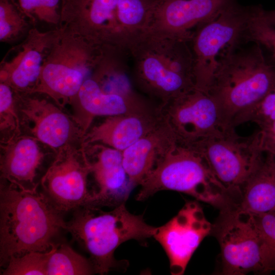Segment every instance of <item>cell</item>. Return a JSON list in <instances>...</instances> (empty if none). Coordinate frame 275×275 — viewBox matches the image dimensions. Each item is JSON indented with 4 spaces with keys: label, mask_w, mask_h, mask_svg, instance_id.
Segmentation results:
<instances>
[{
    "label": "cell",
    "mask_w": 275,
    "mask_h": 275,
    "mask_svg": "<svg viewBox=\"0 0 275 275\" xmlns=\"http://www.w3.org/2000/svg\"><path fill=\"white\" fill-rule=\"evenodd\" d=\"M154 0H62L60 27L104 50L129 54L147 31Z\"/></svg>",
    "instance_id": "obj_1"
},
{
    "label": "cell",
    "mask_w": 275,
    "mask_h": 275,
    "mask_svg": "<svg viewBox=\"0 0 275 275\" xmlns=\"http://www.w3.org/2000/svg\"><path fill=\"white\" fill-rule=\"evenodd\" d=\"M33 26L18 44L10 49L0 64V82L14 92L31 94L37 85L44 60L60 32Z\"/></svg>",
    "instance_id": "obj_16"
},
{
    "label": "cell",
    "mask_w": 275,
    "mask_h": 275,
    "mask_svg": "<svg viewBox=\"0 0 275 275\" xmlns=\"http://www.w3.org/2000/svg\"><path fill=\"white\" fill-rule=\"evenodd\" d=\"M164 122L180 143L192 145L222 130L216 104L210 95L196 89L160 106Z\"/></svg>",
    "instance_id": "obj_13"
},
{
    "label": "cell",
    "mask_w": 275,
    "mask_h": 275,
    "mask_svg": "<svg viewBox=\"0 0 275 275\" xmlns=\"http://www.w3.org/2000/svg\"><path fill=\"white\" fill-rule=\"evenodd\" d=\"M131 78L160 106L195 88L189 42L145 32L131 47Z\"/></svg>",
    "instance_id": "obj_4"
},
{
    "label": "cell",
    "mask_w": 275,
    "mask_h": 275,
    "mask_svg": "<svg viewBox=\"0 0 275 275\" xmlns=\"http://www.w3.org/2000/svg\"><path fill=\"white\" fill-rule=\"evenodd\" d=\"M237 205L253 214L275 210V154L264 151L260 163L243 185Z\"/></svg>",
    "instance_id": "obj_22"
},
{
    "label": "cell",
    "mask_w": 275,
    "mask_h": 275,
    "mask_svg": "<svg viewBox=\"0 0 275 275\" xmlns=\"http://www.w3.org/2000/svg\"><path fill=\"white\" fill-rule=\"evenodd\" d=\"M60 29L31 94L44 95L63 107L71 104L105 50L64 28Z\"/></svg>",
    "instance_id": "obj_7"
},
{
    "label": "cell",
    "mask_w": 275,
    "mask_h": 275,
    "mask_svg": "<svg viewBox=\"0 0 275 275\" xmlns=\"http://www.w3.org/2000/svg\"><path fill=\"white\" fill-rule=\"evenodd\" d=\"M74 211L65 230L85 248L95 273L100 274L124 268L125 264L115 259V250L128 240L153 237L156 229L146 223L142 215L130 213L125 203L108 211L86 205Z\"/></svg>",
    "instance_id": "obj_5"
},
{
    "label": "cell",
    "mask_w": 275,
    "mask_h": 275,
    "mask_svg": "<svg viewBox=\"0 0 275 275\" xmlns=\"http://www.w3.org/2000/svg\"><path fill=\"white\" fill-rule=\"evenodd\" d=\"M267 13V10L258 6L249 24L245 41L259 44L268 60L275 65V26Z\"/></svg>",
    "instance_id": "obj_25"
},
{
    "label": "cell",
    "mask_w": 275,
    "mask_h": 275,
    "mask_svg": "<svg viewBox=\"0 0 275 275\" xmlns=\"http://www.w3.org/2000/svg\"><path fill=\"white\" fill-rule=\"evenodd\" d=\"M220 57L207 93L216 104L223 130L234 129L239 118L275 89V65L250 42Z\"/></svg>",
    "instance_id": "obj_2"
},
{
    "label": "cell",
    "mask_w": 275,
    "mask_h": 275,
    "mask_svg": "<svg viewBox=\"0 0 275 275\" xmlns=\"http://www.w3.org/2000/svg\"><path fill=\"white\" fill-rule=\"evenodd\" d=\"M178 142L163 119L155 128L123 151V166L131 183L134 186L140 185Z\"/></svg>",
    "instance_id": "obj_21"
},
{
    "label": "cell",
    "mask_w": 275,
    "mask_h": 275,
    "mask_svg": "<svg viewBox=\"0 0 275 275\" xmlns=\"http://www.w3.org/2000/svg\"><path fill=\"white\" fill-rule=\"evenodd\" d=\"M33 27L16 0H0V41L11 43L23 39Z\"/></svg>",
    "instance_id": "obj_24"
},
{
    "label": "cell",
    "mask_w": 275,
    "mask_h": 275,
    "mask_svg": "<svg viewBox=\"0 0 275 275\" xmlns=\"http://www.w3.org/2000/svg\"><path fill=\"white\" fill-rule=\"evenodd\" d=\"M203 155L216 179L238 204L242 188L261 161L264 151L259 129L248 136L223 130L192 145Z\"/></svg>",
    "instance_id": "obj_11"
},
{
    "label": "cell",
    "mask_w": 275,
    "mask_h": 275,
    "mask_svg": "<svg viewBox=\"0 0 275 275\" xmlns=\"http://www.w3.org/2000/svg\"><path fill=\"white\" fill-rule=\"evenodd\" d=\"M63 215L41 192L21 190L1 180L0 187V265L13 257L46 252L56 236L65 230Z\"/></svg>",
    "instance_id": "obj_3"
},
{
    "label": "cell",
    "mask_w": 275,
    "mask_h": 275,
    "mask_svg": "<svg viewBox=\"0 0 275 275\" xmlns=\"http://www.w3.org/2000/svg\"><path fill=\"white\" fill-rule=\"evenodd\" d=\"M236 0H154L146 32L189 42L196 28Z\"/></svg>",
    "instance_id": "obj_17"
},
{
    "label": "cell",
    "mask_w": 275,
    "mask_h": 275,
    "mask_svg": "<svg viewBox=\"0 0 275 275\" xmlns=\"http://www.w3.org/2000/svg\"><path fill=\"white\" fill-rule=\"evenodd\" d=\"M32 26L45 23L60 27L62 0H16Z\"/></svg>",
    "instance_id": "obj_27"
},
{
    "label": "cell",
    "mask_w": 275,
    "mask_h": 275,
    "mask_svg": "<svg viewBox=\"0 0 275 275\" xmlns=\"http://www.w3.org/2000/svg\"><path fill=\"white\" fill-rule=\"evenodd\" d=\"M259 127L264 151L275 154V121Z\"/></svg>",
    "instance_id": "obj_31"
},
{
    "label": "cell",
    "mask_w": 275,
    "mask_h": 275,
    "mask_svg": "<svg viewBox=\"0 0 275 275\" xmlns=\"http://www.w3.org/2000/svg\"><path fill=\"white\" fill-rule=\"evenodd\" d=\"M15 104V92L8 85L0 82V128L7 134L4 141L21 134L20 121Z\"/></svg>",
    "instance_id": "obj_28"
},
{
    "label": "cell",
    "mask_w": 275,
    "mask_h": 275,
    "mask_svg": "<svg viewBox=\"0 0 275 275\" xmlns=\"http://www.w3.org/2000/svg\"><path fill=\"white\" fill-rule=\"evenodd\" d=\"M14 92L16 109L30 136L57 151L78 139L81 142L84 135L80 126L49 98Z\"/></svg>",
    "instance_id": "obj_14"
},
{
    "label": "cell",
    "mask_w": 275,
    "mask_h": 275,
    "mask_svg": "<svg viewBox=\"0 0 275 275\" xmlns=\"http://www.w3.org/2000/svg\"><path fill=\"white\" fill-rule=\"evenodd\" d=\"M56 245L46 252L31 251L12 257L1 274L47 275L48 261Z\"/></svg>",
    "instance_id": "obj_26"
},
{
    "label": "cell",
    "mask_w": 275,
    "mask_h": 275,
    "mask_svg": "<svg viewBox=\"0 0 275 275\" xmlns=\"http://www.w3.org/2000/svg\"><path fill=\"white\" fill-rule=\"evenodd\" d=\"M94 146L90 152L93 160L88 159L97 187L85 205L115 207L125 203L134 186L123 166L122 152L102 144Z\"/></svg>",
    "instance_id": "obj_18"
},
{
    "label": "cell",
    "mask_w": 275,
    "mask_h": 275,
    "mask_svg": "<svg viewBox=\"0 0 275 275\" xmlns=\"http://www.w3.org/2000/svg\"><path fill=\"white\" fill-rule=\"evenodd\" d=\"M76 109L73 118L83 135L97 116L146 113L159 110L133 89L127 72L114 65H97L85 80L72 101Z\"/></svg>",
    "instance_id": "obj_8"
},
{
    "label": "cell",
    "mask_w": 275,
    "mask_h": 275,
    "mask_svg": "<svg viewBox=\"0 0 275 275\" xmlns=\"http://www.w3.org/2000/svg\"><path fill=\"white\" fill-rule=\"evenodd\" d=\"M55 159L42 177V194L62 215L84 206L90 197L88 177L90 164L85 148L67 144L57 151Z\"/></svg>",
    "instance_id": "obj_12"
},
{
    "label": "cell",
    "mask_w": 275,
    "mask_h": 275,
    "mask_svg": "<svg viewBox=\"0 0 275 275\" xmlns=\"http://www.w3.org/2000/svg\"><path fill=\"white\" fill-rule=\"evenodd\" d=\"M2 143L1 180L21 190L37 191L35 178L44 157L38 141L30 135L20 134Z\"/></svg>",
    "instance_id": "obj_20"
},
{
    "label": "cell",
    "mask_w": 275,
    "mask_h": 275,
    "mask_svg": "<svg viewBox=\"0 0 275 275\" xmlns=\"http://www.w3.org/2000/svg\"><path fill=\"white\" fill-rule=\"evenodd\" d=\"M94 273L90 260L65 243L57 244L47 263V275H89Z\"/></svg>",
    "instance_id": "obj_23"
},
{
    "label": "cell",
    "mask_w": 275,
    "mask_h": 275,
    "mask_svg": "<svg viewBox=\"0 0 275 275\" xmlns=\"http://www.w3.org/2000/svg\"><path fill=\"white\" fill-rule=\"evenodd\" d=\"M273 121H275V89L246 111L240 118L241 124L252 122L258 126Z\"/></svg>",
    "instance_id": "obj_29"
},
{
    "label": "cell",
    "mask_w": 275,
    "mask_h": 275,
    "mask_svg": "<svg viewBox=\"0 0 275 275\" xmlns=\"http://www.w3.org/2000/svg\"><path fill=\"white\" fill-rule=\"evenodd\" d=\"M258 7L235 2L196 28L189 41L196 89L207 93L221 55L245 43L246 31Z\"/></svg>",
    "instance_id": "obj_9"
},
{
    "label": "cell",
    "mask_w": 275,
    "mask_h": 275,
    "mask_svg": "<svg viewBox=\"0 0 275 275\" xmlns=\"http://www.w3.org/2000/svg\"><path fill=\"white\" fill-rule=\"evenodd\" d=\"M136 200L171 190L183 193L220 210L234 202L193 146L178 142L139 185Z\"/></svg>",
    "instance_id": "obj_6"
},
{
    "label": "cell",
    "mask_w": 275,
    "mask_h": 275,
    "mask_svg": "<svg viewBox=\"0 0 275 275\" xmlns=\"http://www.w3.org/2000/svg\"><path fill=\"white\" fill-rule=\"evenodd\" d=\"M267 17L270 22L275 26V10L267 11Z\"/></svg>",
    "instance_id": "obj_32"
},
{
    "label": "cell",
    "mask_w": 275,
    "mask_h": 275,
    "mask_svg": "<svg viewBox=\"0 0 275 275\" xmlns=\"http://www.w3.org/2000/svg\"><path fill=\"white\" fill-rule=\"evenodd\" d=\"M163 121L160 109L146 113L108 116L84 135L81 145L107 146L123 151Z\"/></svg>",
    "instance_id": "obj_19"
},
{
    "label": "cell",
    "mask_w": 275,
    "mask_h": 275,
    "mask_svg": "<svg viewBox=\"0 0 275 275\" xmlns=\"http://www.w3.org/2000/svg\"><path fill=\"white\" fill-rule=\"evenodd\" d=\"M212 227L202 207L195 201H190L167 223L156 227L153 237L166 253L172 274L184 273L194 252L211 234Z\"/></svg>",
    "instance_id": "obj_15"
},
{
    "label": "cell",
    "mask_w": 275,
    "mask_h": 275,
    "mask_svg": "<svg viewBox=\"0 0 275 275\" xmlns=\"http://www.w3.org/2000/svg\"><path fill=\"white\" fill-rule=\"evenodd\" d=\"M211 234L220 246L222 274L271 271L265 243L252 213L237 205L222 209Z\"/></svg>",
    "instance_id": "obj_10"
},
{
    "label": "cell",
    "mask_w": 275,
    "mask_h": 275,
    "mask_svg": "<svg viewBox=\"0 0 275 275\" xmlns=\"http://www.w3.org/2000/svg\"><path fill=\"white\" fill-rule=\"evenodd\" d=\"M253 215L264 241L270 268L272 271L275 269V210Z\"/></svg>",
    "instance_id": "obj_30"
}]
</instances>
